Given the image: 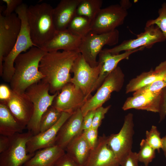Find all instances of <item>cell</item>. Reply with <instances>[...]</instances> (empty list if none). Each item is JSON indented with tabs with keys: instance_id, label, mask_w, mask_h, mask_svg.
<instances>
[{
	"instance_id": "obj_1",
	"label": "cell",
	"mask_w": 166,
	"mask_h": 166,
	"mask_svg": "<svg viewBox=\"0 0 166 166\" xmlns=\"http://www.w3.org/2000/svg\"><path fill=\"white\" fill-rule=\"evenodd\" d=\"M80 53L76 51L47 52L41 59L39 69L48 83L52 94L60 91L70 82V73L73 63Z\"/></svg>"
},
{
	"instance_id": "obj_2",
	"label": "cell",
	"mask_w": 166,
	"mask_h": 166,
	"mask_svg": "<svg viewBox=\"0 0 166 166\" xmlns=\"http://www.w3.org/2000/svg\"><path fill=\"white\" fill-rule=\"evenodd\" d=\"M46 53L40 48L33 47L17 57L14 72L10 82L12 91L24 93L29 87L42 80L44 77L39 70V65Z\"/></svg>"
},
{
	"instance_id": "obj_3",
	"label": "cell",
	"mask_w": 166,
	"mask_h": 166,
	"mask_svg": "<svg viewBox=\"0 0 166 166\" xmlns=\"http://www.w3.org/2000/svg\"><path fill=\"white\" fill-rule=\"evenodd\" d=\"M53 8L46 3L28 7L27 16L31 40L35 47H42L57 30L53 17Z\"/></svg>"
},
{
	"instance_id": "obj_4",
	"label": "cell",
	"mask_w": 166,
	"mask_h": 166,
	"mask_svg": "<svg viewBox=\"0 0 166 166\" xmlns=\"http://www.w3.org/2000/svg\"><path fill=\"white\" fill-rule=\"evenodd\" d=\"M27 5L24 3L19 6L15 10L21 21L20 32L14 46L3 59L2 77L5 82L10 83L14 72V63L17 57L23 52L35 46L31 39L28 22Z\"/></svg>"
},
{
	"instance_id": "obj_5",
	"label": "cell",
	"mask_w": 166,
	"mask_h": 166,
	"mask_svg": "<svg viewBox=\"0 0 166 166\" xmlns=\"http://www.w3.org/2000/svg\"><path fill=\"white\" fill-rule=\"evenodd\" d=\"M58 92L50 95L49 84L42 80L32 85L26 90L25 93L34 106L32 117L26 128L28 131L33 135L40 133L39 124L41 117L52 105Z\"/></svg>"
},
{
	"instance_id": "obj_6",
	"label": "cell",
	"mask_w": 166,
	"mask_h": 166,
	"mask_svg": "<svg viewBox=\"0 0 166 166\" xmlns=\"http://www.w3.org/2000/svg\"><path fill=\"white\" fill-rule=\"evenodd\" d=\"M124 75L117 66L105 78L95 94L89 99L81 108L84 116L89 111L102 106L110 98L113 92L120 91L123 85Z\"/></svg>"
},
{
	"instance_id": "obj_7",
	"label": "cell",
	"mask_w": 166,
	"mask_h": 166,
	"mask_svg": "<svg viewBox=\"0 0 166 166\" xmlns=\"http://www.w3.org/2000/svg\"><path fill=\"white\" fill-rule=\"evenodd\" d=\"M119 32L117 29L113 31L102 34L90 32L82 38L79 49L86 61L92 67L98 65L97 55L105 45H114L119 41Z\"/></svg>"
},
{
	"instance_id": "obj_8",
	"label": "cell",
	"mask_w": 166,
	"mask_h": 166,
	"mask_svg": "<svg viewBox=\"0 0 166 166\" xmlns=\"http://www.w3.org/2000/svg\"><path fill=\"white\" fill-rule=\"evenodd\" d=\"M33 135L28 131L11 136L9 146L0 154V166H22L33 157L35 153L27 152V143Z\"/></svg>"
},
{
	"instance_id": "obj_9",
	"label": "cell",
	"mask_w": 166,
	"mask_h": 166,
	"mask_svg": "<svg viewBox=\"0 0 166 166\" xmlns=\"http://www.w3.org/2000/svg\"><path fill=\"white\" fill-rule=\"evenodd\" d=\"M71 73H73L70 82L80 89L88 99L98 79L99 65L92 67L86 61L80 53L72 66Z\"/></svg>"
},
{
	"instance_id": "obj_10",
	"label": "cell",
	"mask_w": 166,
	"mask_h": 166,
	"mask_svg": "<svg viewBox=\"0 0 166 166\" xmlns=\"http://www.w3.org/2000/svg\"><path fill=\"white\" fill-rule=\"evenodd\" d=\"M21 21L15 13L5 16L0 14V75L2 73L3 59L12 50L21 27Z\"/></svg>"
},
{
	"instance_id": "obj_11",
	"label": "cell",
	"mask_w": 166,
	"mask_h": 166,
	"mask_svg": "<svg viewBox=\"0 0 166 166\" xmlns=\"http://www.w3.org/2000/svg\"><path fill=\"white\" fill-rule=\"evenodd\" d=\"M128 14L119 4L101 8L92 21L90 32L100 34L113 31L123 24Z\"/></svg>"
},
{
	"instance_id": "obj_12",
	"label": "cell",
	"mask_w": 166,
	"mask_h": 166,
	"mask_svg": "<svg viewBox=\"0 0 166 166\" xmlns=\"http://www.w3.org/2000/svg\"><path fill=\"white\" fill-rule=\"evenodd\" d=\"M133 114L125 116L124 124L119 132L108 136L107 144L116 157L121 162L132 151L134 134Z\"/></svg>"
},
{
	"instance_id": "obj_13",
	"label": "cell",
	"mask_w": 166,
	"mask_h": 166,
	"mask_svg": "<svg viewBox=\"0 0 166 166\" xmlns=\"http://www.w3.org/2000/svg\"><path fill=\"white\" fill-rule=\"evenodd\" d=\"M166 39L159 28L154 25L145 26L143 32L136 35L134 39L125 40L119 45L106 50L113 54H117L122 51L136 49L142 47L150 48L156 43Z\"/></svg>"
},
{
	"instance_id": "obj_14",
	"label": "cell",
	"mask_w": 166,
	"mask_h": 166,
	"mask_svg": "<svg viewBox=\"0 0 166 166\" xmlns=\"http://www.w3.org/2000/svg\"><path fill=\"white\" fill-rule=\"evenodd\" d=\"M59 92L52 105L61 112L72 114L81 109L88 99L82 91L71 82Z\"/></svg>"
},
{
	"instance_id": "obj_15",
	"label": "cell",
	"mask_w": 166,
	"mask_h": 166,
	"mask_svg": "<svg viewBox=\"0 0 166 166\" xmlns=\"http://www.w3.org/2000/svg\"><path fill=\"white\" fill-rule=\"evenodd\" d=\"M2 103L7 106L17 121L26 128L32 117L34 106L26 93H18L12 91L10 98Z\"/></svg>"
},
{
	"instance_id": "obj_16",
	"label": "cell",
	"mask_w": 166,
	"mask_h": 166,
	"mask_svg": "<svg viewBox=\"0 0 166 166\" xmlns=\"http://www.w3.org/2000/svg\"><path fill=\"white\" fill-rule=\"evenodd\" d=\"M72 114L62 112L60 119L53 126L43 132L33 135L27 143V152L34 153L39 149L55 145L60 129Z\"/></svg>"
},
{
	"instance_id": "obj_17",
	"label": "cell",
	"mask_w": 166,
	"mask_h": 166,
	"mask_svg": "<svg viewBox=\"0 0 166 166\" xmlns=\"http://www.w3.org/2000/svg\"><path fill=\"white\" fill-rule=\"evenodd\" d=\"M144 48L142 47L136 49L125 51L117 54H112L106 49L102 50L98 55V62L100 68L99 74L92 92L101 86L106 77L117 66L119 62L123 60L128 59L132 54L142 50Z\"/></svg>"
},
{
	"instance_id": "obj_18",
	"label": "cell",
	"mask_w": 166,
	"mask_h": 166,
	"mask_svg": "<svg viewBox=\"0 0 166 166\" xmlns=\"http://www.w3.org/2000/svg\"><path fill=\"white\" fill-rule=\"evenodd\" d=\"M108 136H99L96 147L91 150L84 166H120L107 144Z\"/></svg>"
},
{
	"instance_id": "obj_19",
	"label": "cell",
	"mask_w": 166,
	"mask_h": 166,
	"mask_svg": "<svg viewBox=\"0 0 166 166\" xmlns=\"http://www.w3.org/2000/svg\"><path fill=\"white\" fill-rule=\"evenodd\" d=\"M81 39V38L73 34L67 29L57 31L52 39L40 48L47 52L60 49L79 51Z\"/></svg>"
},
{
	"instance_id": "obj_20",
	"label": "cell",
	"mask_w": 166,
	"mask_h": 166,
	"mask_svg": "<svg viewBox=\"0 0 166 166\" xmlns=\"http://www.w3.org/2000/svg\"><path fill=\"white\" fill-rule=\"evenodd\" d=\"M83 117L81 109L72 114L60 129L56 137L55 145L65 150L69 143L83 132L81 126Z\"/></svg>"
},
{
	"instance_id": "obj_21",
	"label": "cell",
	"mask_w": 166,
	"mask_h": 166,
	"mask_svg": "<svg viewBox=\"0 0 166 166\" xmlns=\"http://www.w3.org/2000/svg\"><path fill=\"white\" fill-rule=\"evenodd\" d=\"M161 91L156 93L133 95L132 96L127 98L122 109L125 111L134 109L158 113Z\"/></svg>"
},
{
	"instance_id": "obj_22",
	"label": "cell",
	"mask_w": 166,
	"mask_h": 166,
	"mask_svg": "<svg viewBox=\"0 0 166 166\" xmlns=\"http://www.w3.org/2000/svg\"><path fill=\"white\" fill-rule=\"evenodd\" d=\"M81 0H61L53 8V17L57 31L67 29L76 14L77 7Z\"/></svg>"
},
{
	"instance_id": "obj_23",
	"label": "cell",
	"mask_w": 166,
	"mask_h": 166,
	"mask_svg": "<svg viewBox=\"0 0 166 166\" xmlns=\"http://www.w3.org/2000/svg\"><path fill=\"white\" fill-rule=\"evenodd\" d=\"M65 153L64 149L55 145L40 149L22 166H54Z\"/></svg>"
},
{
	"instance_id": "obj_24",
	"label": "cell",
	"mask_w": 166,
	"mask_h": 166,
	"mask_svg": "<svg viewBox=\"0 0 166 166\" xmlns=\"http://www.w3.org/2000/svg\"><path fill=\"white\" fill-rule=\"evenodd\" d=\"M91 150L82 132L69 143L65 151L76 163L84 166Z\"/></svg>"
},
{
	"instance_id": "obj_25",
	"label": "cell",
	"mask_w": 166,
	"mask_h": 166,
	"mask_svg": "<svg viewBox=\"0 0 166 166\" xmlns=\"http://www.w3.org/2000/svg\"><path fill=\"white\" fill-rule=\"evenodd\" d=\"M25 128L17 121L7 106L0 102V135L11 136L17 133L22 132Z\"/></svg>"
},
{
	"instance_id": "obj_26",
	"label": "cell",
	"mask_w": 166,
	"mask_h": 166,
	"mask_svg": "<svg viewBox=\"0 0 166 166\" xmlns=\"http://www.w3.org/2000/svg\"><path fill=\"white\" fill-rule=\"evenodd\" d=\"M164 76L156 66L153 70L142 73L130 81L127 85L126 93L134 92L141 88L159 80H163Z\"/></svg>"
},
{
	"instance_id": "obj_27",
	"label": "cell",
	"mask_w": 166,
	"mask_h": 166,
	"mask_svg": "<svg viewBox=\"0 0 166 166\" xmlns=\"http://www.w3.org/2000/svg\"><path fill=\"white\" fill-rule=\"evenodd\" d=\"M91 22L92 21L85 17L75 15L67 29L73 34L82 38L90 32Z\"/></svg>"
},
{
	"instance_id": "obj_28",
	"label": "cell",
	"mask_w": 166,
	"mask_h": 166,
	"mask_svg": "<svg viewBox=\"0 0 166 166\" xmlns=\"http://www.w3.org/2000/svg\"><path fill=\"white\" fill-rule=\"evenodd\" d=\"M103 2L102 0H81L76 15L85 17L92 21L101 9Z\"/></svg>"
},
{
	"instance_id": "obj_29",
	"label": "cell",
	"mask_w": 166,
	"mask_h": 166,
	"mask_svg": "<svg viewBox=\"0 0 166 166\" xmlns=\"http://www.w3.org/2000/svg\"><path fill=\"white\" fill-rule=\"evenodd\" d=\"M62 113L52 105L50 106L41 117L39 124L40 132L53 126L60 119Z\"/></svg>"
},
{
	"instance_id": "obj_30",
	"label": "cell",
	"mask_w": 166,
	"mask_h": 166,
	"mask_svg": "<svg viewBox=\"0 0 166 166\" xmlns=\"http://www.w3.org/2000/svg\"><path fill=\"white\" fill-rule=\"evenodd\" d=\"M155 150L143 139L140 144V150L137 153L139 162L143 163L144 166H148L155 157Z\"/></svg>"
},
{
	"instance_id": "obj_31",
	"label": "cell",
	"mask_w": 166,
	"mask_h": 166,
	"mask_svg": "<svg viewBox=\"0 0 166 166\" xmlns=\"http://www.w3.org/2000/svg\"><path fill=\"white\" fill-rule=\"evenodd\" d=\"M158 16L155 19L147 21L145 26L154 25L162 32L166 40V2H164L158 11Z\"/></svg>"
},
{
	"instance_id": "obj_32",
	"label": "cell",
	"mask_w": 166,
	"mask_h": 166,
	"mask_svg": "<svg viewBox=\"0 0 166 166\" xmlns=\"http://www.w3.org/2000/svg\"><path fill=\"white\" fill-rule=\"evenodd\" d=\"M145 140L154 149L160 152L162 147V138L156 126L152 125L149 131H146Z\"/></svg>"
},
{
	"instance_id": "obj_33",
	"label": "cell",
	"mask_w": 166,
	"mask_h": 166,
	"mask_svg": "<svg viewBox=\"0 0 166 166\" xmlns=\"http://www.w3.org/2000/svg\"><path fill=\"white\" fill-rule=\"evenodd\" d=\"M166 86V83L163 80H157L138 89L133 95L159 92Z\"/></svg>"
},
{
	"instance_id": "obj_34",
	"label": "cell",
	"mask_w": 166,
	"mask_h": 166,
	"mask_svg": "<svg viewBox=\"0 0 166 166\" xmlns=\"http://www.w3.org/2000/svg\"><path fill=\"white\" fill-rule=\"evenodd\" d=\"M110 107L111 105L105 107L102 106L95 110L91 128L98 129L101 124L102 120L105 118V114Z\"/></svg>"
},
{
	"instance_id": "obj_35",
	"label": "cell",
	"mask_w": 166,
	"mask_h": 166,
	"mask_svg": "<svg viewBox=\"0 0 166 166\" xmlns=\"http://www.w3.org/2000/svg\"><path fill=\"white\" fill-rule=\"evenodd\" d=\"M98 129L91 128L83 131L84 136L91 150L96 146L98 141Z\"/></svg>"
},
{
	"instance_id": "obj_36",
	"label": "cell",
	"mask_w": 166,
	"mask_h": 166,
	"mask_svg": "<svg viewBox=\"0 0 166 166\" xmlns=\"http://www.w3.org/2000/svg\"><path fill=\"white\" fill-rule=\"evenodd\" d=\"M6 4V7L2 12L4 16H7L10 15L17 7L22 3V0H2Z\"/></svg>"
},
{
	"instance_id": "obj_37",
	"label": "cell",
	"mask_w": 166,
	"mask_h": 166,
	"mask_svg": "<svg viewBox=\"0 0 166 166\" xmlns=\"http://www.w3.org/2000/svg\"><path fill=\"white\" fill-rule=\"evenodd\" d=\"M137 153L130 152L120 163V166H139Z\"/></svg>"
},
{
	"instance_id": "obj_38",
	"label": "cell",
	"mask_w": 166,
	"mask_h": 166,
	"mask_svg": "<svg viewBox=\"0 0 166 166\" xmlns=\"http://www.w3.org/2000/svg\"><path fill=\"white\" fill-rule=\"evenodd\" d=\"M159 121H163L166 116V86L161 92L159 110Z\"/></svg>"
},
{
	"instance_id": "obj_39",
	"label": "cell",
	"mask_w": 166,
	"mask_h": 166,
	"mask_svg": "<svg viewBox=\"0 0 166 166\" xmlns=\"http://www.w3.org/2000/svg\"><path fill=\"white\" fill-rule=\"evenodd\" d=\"M54 166H82L76 163L66 153L57 161Z\"/></svg>"
},
{
	"instance_id": "obj_40",
	"label": "cell",
	"mask_w": 166,
	"mask_h": 166,
	"mask_svg": "<svg viewBox=\"0 0 166 166\" xmlns=\"http://www.w3.org/2000/svg\"><path fill=\"white\" fill-rule=\"evenodd\" d=\"M95 110L89 111L83 116L81 126L83 131L91 128Z\"/></svg>"
},
{
	"instance_id": "obj_41",
	"label": "cell",
	"mask_w": 166,
	"mask_h": 166,
	"mask_svg": "<svg viewBox=\"0 0 166 166\" xmlns=\"http://www.w3.org/2000/svg\"><path fill=\"white\" fill-rule=\"evenodd\" d=\"M12 90L6 85L2 84L0 85V102H4L10 97Z\"/></svg>"
},
{
	"instance_id": "obj_42",
	"label": "cell",
	"mask_w": 166,
	"mask_h": 166,
	"mask_svg": "<svg viewBox=\"0 0 166 166\" xmlns=\"http://www.w3.org/2000/svg\"><path fill=\"white\" fill-rule=\"evenodd\" d=\"M11 136L0 135V153L5 151L9 146Z\"/></svg>"
},
{
	"instance_id": "obj_43",
	"label": "cell",
	"mask_w": 166,
	"mask_h": 166,
	"mask_svg": "<svg viewBox=\"0 0 166 166\" xmlns=\"http://www.w3.org/2000/svg\"><path fill=\"white\" fill-rule=\"evenodd\" d=\"M119 5L123 8L127 10L132 6V3L129 0H122L120 2Z\"/></svg>"
},
{
	"instance_id": "obj_44",
	"label": "cell",
	"mask_w": 166,
	"mask_h": 166,
	"mask_svg": "<svg viewBox=\"0 0 166 166\" xmlns=\"http://www.w3.org/2000/svg\"><path fill=\"white\" fill-rule=\"evenodd\" d=\"M162 150L164 152L166 151V135L162 138Z\"/></svg>"
},
{
	"instance_id": "obj_45",
	"label": "cell",
	"mask_w": 166,
	"mask_h": 166,
	"mask_svg": "<svg viewBox=\"0 0 166 166\" xmlns=\"http://www.w3.org/2000/svg\"><path fill=\"white\" fill-rule=\"evenodd\" d=\"M163 80L166 83V75L164 77Z\"/></svg>"
},
{
	"instance_id": "obj_46",
	"label": "cell",
	"mask_w": 166,
	"mask_h": 166,
	"mask_svg": "<svg viewBox=\"0 0 166 166\" xmlns=\"http://www.w3.org/2000/svg\"><path fill=\"white\" fill-rule=\"evenodd\" d=\"M164 154L165 158H166V151L164 152Z\"/></svg>"
},
{
	"instance_id": "obj_47",
	"label": "cell",
	"mask_w": 166,
	"mask_h": 166,
	"mask_svg": "<svg viewBox=\"0 0 166 166\" xmlns=\"http://www.w3.org/2000/svg\"></svg>"
}]
</instances>
